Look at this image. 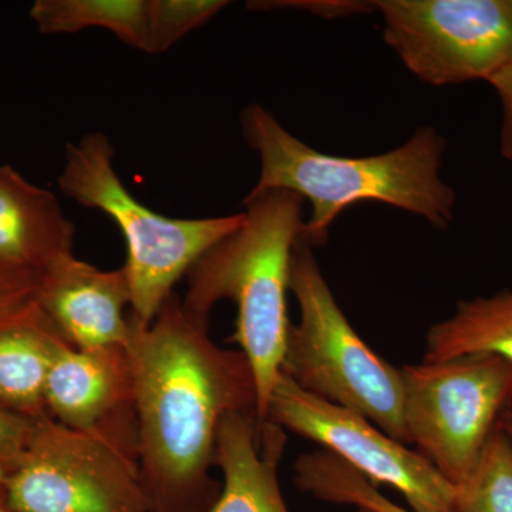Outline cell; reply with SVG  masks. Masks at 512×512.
I'll return each mask as SVG.
<instances>
[{"instance_id": "cell-15", "label": "cell", "mask_w": 512, "mask_h": 512, "mask_svg": "<svg viewBox=\"0 0 512 512\" xmlns=\"http://www.w3.org/2000/svg\"><path fill=\"white\" fill-rule=\"evenodd\" d=\"M488 353L512 363V291L458 303L456 312L431 326L424 360Z\"/></svg>"}, {"instance_id": "cell-9", "label": "cell", "mask_w": 512, "mask_h": 512, "mask_svg": "<svg viewBox=\"0 0 512 512\" xmlns=\"http://www.w3.org/2000/svg\"><path fill=\"white\" fill-rule=\"evenodd\" d=\"M265 420L318 443L375 485H389L414 512H456L457 490L429 461L352 410L279 376Z\"/></svg>"}, {"instance_id": "cell-22", "label": "cell", "mask_w": 512, "mask_h": 512, "mask_svg": "<svg viewBox=\"0 0 512 512\" xmlns=\"http://www.w3.org/2000/svg\"><path fill=\"white\" fill-rule=\"evenodd\" d=\"M491 87L500 99L503 120H501V156L512 161V63L491 77Z\"/></svg>"}, {"instance_id": "cell-24", "label": "cell", "mask_w": 512, "mask_h": 512, "mask_svg": "<svg viewBox=\"0 0 512 512\" xmlns=\"http://www.w3.org/2000/svg\"><path fill=\"white\" fill-rule=\"evenodd\" d=\"M498 424H500V427L503 429L505 436H507L508 440H510L512 447V404L510 407H507V409L504 410L503 414H501Z\"/></svg>"}, {"instance_id": "cell-12", "label": "cell", "mask_w": 512, "mask_h": 512, "mask_svg": "<svg viewBox=\"0 0 512 512\" xmlns=\"http://www.w3.org/2000/svg\"><path fill=\"white\" fill-rule=\"evenodd\" d=\"M284 450V429L256 410L228 414L215 444L221 491L208 512H289L278 481Z\"/></svg>"}, {"instance_id": "cell-21", "label": "cell", "mask_w": 512, "mask_h": 512, "mask_svg": "<svg viewBox=\"0 0 512 512\" xmlns=\"http://www.w3.org/2000/svg\"><path fill=\"white\" fill-rule=\"evenodd\" d=\"M37 281L35 272L0 264V318L32 301Z\"/></svg>"}, {"instance_id": "cell-19", "label": "cell", "mask_w": 512, "mask_h": 512, "mask_svg": "<svg viewBox=\"0 0 512 512\" xmlns=\"http://www.w3.org/2000/svg\"><path fill=\"white\" fill-rule=\"evenodd\" d=\"M225 0H148V53H163L221 12Z\"/></svg>"}, {"instance_id": "cell-10", "label": "cell", "mask_w": 512, "mask_h": 512, "mask_svg": "<svg viewBox=\"0 0 512 512\" xmlns=\"http://www.w3.org/2000/svg\"><path fill=\"white\" fill-rule=\"evenodd\" d=\"M33 301L73 348L126 346L131 292L123 268L63 256L39 275Z\"/></svg>"}, {"instance_id": "cell-16", "label": "cell", "mask_w": 512, "mask_h": 512, "mask_svg": "<svg viewBox=\"0 0 512 512\" xmlns=\"http://www.w3.org/2000/svg\"><path fill=\"white\" fill-rule=\"evenodd\" d=\"M30 19L43 35L106 29L126 45L148 53V0H36Z\"/></svg>"}, {"instance_id": "cell-2", "label": "cell", "mask_w": 512, "mask_h": 512, "mask_svg": "<svg viewBox=\"0 0 512 512\" xmlns=\"http://www.w3.org/2000/svg\"><path fill=\"white\" fill-rule=\"evenodd\" d=\"M242 130L261 158L258 183L248 195L291 191L309 200L312 214L299 239L320 247L329 228L350 205H393L446 229L454 217L456 192L440 178L446 141L434 128H420L403 146L370 157L320 153L292 136L261 106L242 113Z\"/></svg>"}, {"instance_id": "cell-11", "label": "cell", "mask_w": 512, "mask_h": 512, "mask_svg": "<svg viewBox=\"0 0 512 512\" xmlns=\"http://www.w3.org/2000/svg\"><path fill=\"white\" fill-rule=\"evenodd\" d=\"M126 346L76 349L64 342L46 380L47 414L72 429H92L133 407Z\"/></svg>"}, {"instance_id": "cell-26", "label": "cell", "mask_w": 512, "mask_h": 512, "mask_svg": "<svg viewBox=\"0 0 512 512\" xmlns=\"http://www.w3.org/2000/svg\"><path fill=\"white\" fill-rule=\"evenodd\" d=\"M356 512H372V511L362 510V508H356Z\"/></svg>"}, {"instance_id": "cell-1", "label": "cell", "mask_w": 512, "mask_h": 512, "mask_svg": "<svg viewBox=\"0 0 512 512\" xmlns=\"http://www.w3.org/2000/svg\"><path fill=\"white\" fill-rule=\"evenodd\" d=\"M138 456L151 512H208L218 429L228 414L258 412L254 372L241 350L210 338V320L171 295L148 325L128 315Z\"/></svg>"}, {"instance_id": "cell-17", "label": "cell", "mask_w": 512, "mask_h": 512, "mask_svg": "<svg viewBox=\"0 0 512 512\" xmlns=\"http://www.w3.org/2000/svg\"><path fill=\"white\" fill-rule=\"evenodd\" d=\"M293 470L296 485L326 503L352 505L372 512H414L387 498L377 485L329 451L302 454Z\"/></svg>"}, {"instance_id": "cell-5", "label": "cell", "mask_w": 512, "mask_h": 512, "mask_svg": "<svg viewBox=\"0 0 512 512\" xmlns=\"http://www.w3.org/2000/svg\"><path fill=\"white\" fill-rule=\"evenodd\" d=\"M289 291L298 301L301 319L289 328L282 375L407 444L402 369L390 365L357 335L312 248L301 239L293 249Z\"/></svg>"}, {"instance_id": "cell-3", "label": "cell", "mask_w": 512, "mask_h": 512, "mask_svg": "<svg viewBox=\"0 0 512 512\" xmlns=\"http://www.w3.org/2000/svg\"><path fill=\"white\" fill-rule=\"evenodd\" d=\"M244 224L192 265L185 309L210 320L212 308L228 299L237 306L232 342L247 356L265 420L269 397L281 376L293 249L299 241L303 198L291 191H266L244 201Z\"/></svg>"}, {"instance_id": "cell-13", "label": "cell", "mask_w": 512, "mask_h": 512, "mask_svg": "<svg viewBox=\"0 0 512 512\" xmlns=\"http://www.w3.org/2000/svg\"><path fill=\"white\" fill-rule=\"evenodd\" d=\"M74 227L56 195L0 167V264L42 274L73 254Z\"/></svg>"}, {"instance_id": "cell-14", "label": "cell", "mask_w": 512, "mask_h": 512, "mask_svg": "<svg viewBox=\"0 0 512 512\" xmlns=\"http://www.w3.org/2000/svg\"><path fill=\"white\" fill-rule=\"evenodd\" d=\"M64 342L33 299L0 318V409L30 420L49 416L47 375Z\"/></svg>"}, {"instance_id": "cell-7", "label": "cell", "mask_w": 512, "mask_h": 512, "mask_svg": "<svg viewBox=\"0 0 512 512\" xmlns=\"http://www.w3.org/2000/svg\"><path fill=\"white\" fill-rule=\"evenodd\" d=\"M402 375L406 443L457 490L512 404V363L474 353L423 360Z\"/></svg>"}, {"instance_id": "cell-23", "label": "cell", "mask_w": 512, "mask_h": 512, "mask_svg": "<svg viewBox=\"0 0 512 512\" xmlns=\"http://www.w3.org/2000/svg\"><path fill=\"white\" fill-rule=\"evenodd\" d=\"M252 9H266V8H298V9H306L313 10L316 13H322L326 16H330V18H335V16H345L352 15V13H363L369 9V5L366 3H357V2H326V3H312V2H255L251 3Z\"/></svg>"}, {"instance_id": "cell-18", "label": "cell", "mask_w": 512, "mask_h": 512, "mask_svg": "<svg viewBox=\"0 0 512 512\" xmlns=\"http://www.w3.org/2000/svg\"><path fill=\"white\" fill-rule=\"evenodd\" d=\"M456 512H512V447L500 424L473 473L457 488Z\"/></svg>"}, {"instance_id": "cell-25", "label": "cell", "mask_w": 512, "mask_h": 512, "mask_svg": "<svg viewBox=\"0 0 512 512\" xmlns=\"http://www.w3.org/2000/svg\"><path fill=\"white\" fill-rule=\"evenodd\" d=\"M0 512H15L12 510V508L9 507L8 504H6L5 498H3L2 493H0Z\"/></svg>"}, {"instance_id": "cell-8", "label": "cell", "mask_w": 512, "mask_h": 512, "mask_svg": "<svg viewBox=\"0 0 512 512\" xmlns=\"http://www.w3.org/2000/svg\"><path fill=\"white\" fill-rule=\"evenodd\" d=\"M384 42L431 86L485 80L512 63V0H377Z\"/></svg>"}, {"instance_id": "cell-20", "label": "cell", "mask_w": 512, "mask_h": 512, "mask_svg": "<svg viewBox=\"0 0 512 512\" xmlns=\"http://www.w3.org/2000/svg\"><path fill=\"white\" fill-rule=\"evenodd\" d=\"M35 420L0 409V483L15 468L32 433Z\"/></svg>"}, {"instance_id": "cell-4", "label": "cell", "mask_w": 512, "mask_h": 512, "mask_svg": "<svg viewBox=\"0 0 512 512\" xmlns=\"http://www.w3.org/2000/svg\"><path fill=\"white\" fill-rule=\"evenodd\" d=\"M60 190L83 207L116 222L127 245L130 318L148 325L174 286L214 245L237 231L245 212L224 217L178 220L150 210L131 195L114 168V148L101 133L67 144Z\"/></svg>"}, {"instance_id": "cell-6", "label": "cell", "mask_w": 512, "mask_h": 512, "mask_svg": "<svg viewBox=\"0 0 512 512\" xmlns=\"http://www.w3.org/2000/svg\"><path fill=\"white\" fill-rule=\"evenodd\" d=\"M0 493L15 512H151L134 406L92 429L35 420Z\"/></svg>"}]
</instances>
